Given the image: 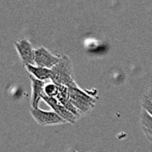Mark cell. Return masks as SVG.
Returning <instances> with one entry per match:
<instances>
[{
	"mask_svg": "<svg viewBox=\"0 0 152 152\" xmlns=\"http://www.w3.org/2000/svg\"><path fill=\"white\" fill-rule=\"evenodd\" d=\"M144 95H145L148 99H150L151 101H152V90H149Z\"/></svg>",
	"mask_w": 152,
	"mask_h": 152,
	"instance_id": "cell-12",
	"label": "cell"
},
{
	"mask_svg": "<svg viewBox=\"0 0 152 152\" xmlns=\"http://www.w3.org/2000/svg\"><path fill=\"white\" fill-rule=\"evenodd\" d=\"M59 94H60V88L58 85L54 84L53 82L45 85V88H44L45 95L48 97H52V98H57Z\"/></svg>",
	"mask_w": 152,
	"mask_h": 152,
	"instance_id": "cell-10",
	"label": "cell"
},
{
	"mask_svg": "<svg viewBox=\"0 0 152 152\" xmlns=\"http://www.w3.org/2000/svg\"><path fill=\"white\" fill-rule=\"evenodd\" d=\"M141 107L152 117V101L148 99L145 95L142 97L141 101Z\"/></svg>",
	"mask_w": 152,
	"mask_h": 152,
	"instance_id": "cell-11",
	"label": "cell"
},
{
	"mask_svg": "<svg viewBox=\"0 0 152 152\" xmlns=\"http://www.w3.org/2000/svg\"><path fill=\"white\" fill-rule=\"evenodd\" d=\"M60 55L53 54L44 46H40L34 51V61L35 65L48 69L53 68L61 60Z\"/></svg>",
	"mask_w": 152,
	"mask_h": 152,
	"instance_id": "cell-4",
	"label": "cell"
},
{
	"mask_svg": "<svg viewBox=\"0 0 152 152\" xmlns=\"http://www.w3.org/2000/svg\"><path fill=\"white\" fill-rule=\"evenodd\" d=\"M41 100H43L48 106L52 107L53 111H54L58 115H60L63 120L66 121V122L75 124L79 120L73 113H71L69 110H67L63 106L56 98L48 97L45 94H42Z\"/></svg>",
	"mask_w": 152,
	"mask_h": 152,
	"instance_id": "cell-6",
	"label": "cell"
},
{
	"mask_svg": "<svg viewBox=\"0 0 152 152\" xmlns=\"http://www.w3.org/2000/svg\"><path fill=\"white\" fill-rule=\"evenodd\" d=\"M29 79L31 81V107L37 108L39 107V102L41 100L42 94H44V88L46 83L45 81L39 80L31 75H29Z\"/></svg>",
	"mask_w": 152,
	"mask_h": 152,
	"instance_id": "cell-7",
	"label": "cell"
},
{
	"mask_svg": "<svg viewBox=\"0 0 152 152\" xmlns=\"http://www.w3.org/2000/svg\"><path fill=\"white\" fill-rule=\"evenodd\" d=\"M25 66L28 74L33 76L34 78L42 81L51 80V69L39 66L36 65H26Z\"/></svg>",
	"mask_w": 152,
	"mask_h": 152,
	"instance_id": "cell-8",
	"label": "cell"
},
{
	"mask_svg": "<svg viewBox=\"0 0 152 152\" xmlns=\"http://www.w3.org/2000/svg\"><path fill=\"white\" fill-rule=\"evenodd\" d=\"M140 126L146 138L152 142V117L142 108L140 113Z\"/></svg>",
	"mask_w": 152,
	"mask_h": 152,
	"instance_id": "cell-9",
	"label": "cell"
},
{
	"mask_svg": "<svg viewBox=\"0 0 152 152\" xmlns=\"http://www.w3.org/2000/svg\"><path fill=\"white\" fill-rule=\"evenodd\" d=\"M73 152H79V151H74Z\"/></svg>",
	"mask_w": 152,
	"mask_h": 152,
	"instance_id": "cell-13",
	"label": "cell"
},
{
	"mask_svg": "<svg viewBox=\"0 0 152 152\" xmlns=\"http://www.w3.org/2000/svg\"><path fill=\"white\" fill-rule=\"evenodd\" d=\"M16 51L19 55L21 62L24 66L26 65H34V51L31 42L27 39H21L14 42Z\"/></svg>",
	"mask_w": 152,
	"mask_h": 152,
	"instance_id": "cell-5",
	"label": "cell"
},
{
	"mask_svg": "<svg viewBox=\"0 0 152 152\" xmlns=\"http://www.w3.org/2000/svg\"><path fill=\"white\" fill-rule=\"evenodd\" d=\"M69 98L73 105L82 115H88L96 103V99L92 94L81 90L79 87L68 88Z\"/></svg>",
	"mask_w": 152,
	"mask_h": 152,
	"instance_id": "cell-2",
	"label": "cell"
},
{
	"mask_svg": "<svg viewBox=\"0 0 152 152\" xmlns=\"http://www.w3.org/2000/svg\"><path fill=\"white\" fill-rule=\"evenodd\" d=\"M30 114L34 121L39 126H50V125H59L66 123V121L63 120L60 115H58L54 111H46L37 108H30Z\"/></svg>",
	"mask_w": 152,
	"mask_h": 152,
	"instance_id": "cell-3",
	"label": "cell"
},
{
	"mask_svg": "<svg viewBox=\"0 0 152 152\" xmlns=\"http://www.w3.org/2000/svg\"><path fill=\"white\" fill-rule=\"evenodd\" d=\"M51 80L58 85L68 88L79 87L74 77V66L70 58L62 55L60 61L51 68Z\"/></svg>",
	"mask_w": 152,
	"mask_h": 152,
	"instance_id": "cell-1",
	"label": "cell"
}]
</instances>
